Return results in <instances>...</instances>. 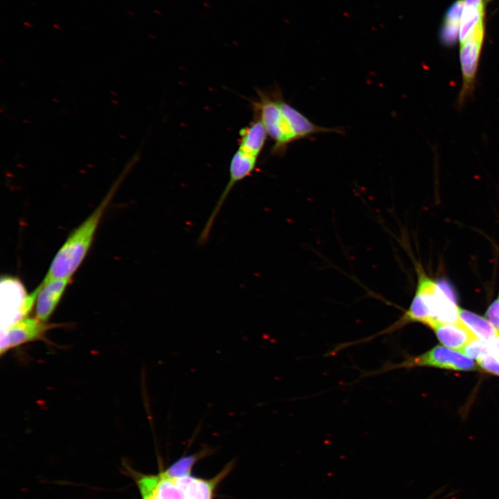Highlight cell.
<instances>
[{
  "instance_id": "obj_10",
  "label": "cell",
  "mask_w": 499,
  "mask_h": 499,
  "mask_svg": "<svg viewBox=\"0 0 499 499\" xmlns=\"http://www.w3.org/2000/svg\"><path fill=\"white\" fill-rule=\"evenodd\" d=\"M280 104L283 113L289 121L297 140L319 133L335 132L343 134L344 132V130L341 128H326L315 124L301 112L286 102L283 96L280 99Z\"/></svg>"
},
{
  "instance_id": "obj_19",
  "label": "cell",
  "mask_w": 499,
  "mask_h": 499,
  "mask_svg": "<svg viewBox=\"0 0 499 499\" xmlns=\"http://www.w3.org/2000/svg\"><path fill=\"white\" fill-rule=\"evenodd\" d=\"M460 351L476 360L482 356L491 354L489 342L480 340L477 338L469 342Z\"/></svg>"
},
{
  "instance_id": "obj_22",
  "label": "cell",
  "mask_w": 499,
  "mask_h": 499,
  "mask_svg": "<svg viewBox=\"0 0 499 499\" xmlns=\"http://www.w3.org/2000/svg\"><path fill=\"white\" fill-rule=\"evenodd\" d=\"M439 288L443 292L453 301L456 303V297L453 288L445 280L439 281L437 283Z\"/></svg>"
},
{
  "instance_id": "obj_18",
  "label": "cell",
  "mask_w": 499,
  "mask_h": 499,
  "mask_svg": "<svg viewBox=\"0 0 499 499\" xmlns=\"http://www.w3.org/2000/svg\"><path fill=\"white\" fill-rule=\"evenodd\" d=\"M157 480V475H137L136 483L141 499H157L155 492Z\"/></svg>"
},
{
  "instance_id": "obj_4",
  "label": "cell",
  "mask_w": 499,
  "mask_h": 499,
  "mask_svg": "<svg viewBox=\"0 0 499 499\" xmlns=\"http://www.w3.org/2000/svg\"><path fill=\"white\" fill-rule=\"evenodd\" d=\"M36 288L32 293L26 292L23 284L17 279L6 277L1 281V317L5 330L24 318L31 310L38 295Z\"/></svg>"
},
{
  "instance_id": "obj_3",
  "label": "cell",
  "mask_w": 499,
  "mask_h": 499,
  "mask_svg": "<svg viewBox=\"0 0 499 499\" xmlns=\"http://www.w3.org/2000/svg\"><path fill=\"white\" fill-rule=\"evenodd\" d=\"M421 366L435 367L458 371H470L478 369L471 359L465 357L456 351L437 345L421 355L410 357L399 364L387 363L383 365L380 369L371 372L369 374H377L396 369Z\"/></svg>"
},
{
  "instance_id": "obj_8",
  "label": "cell",
  "mask_w": 499,
  "mask_h": 499,
  "mask_svg": "<svg viewBox=\"0 0 499 499\" xmlns=\"http://www.w3.org/2000/svg\"><path fill=\"white\" fill-rule=\"evenodd\" d=\"M232 467L233 462H231L217 475L210 479L188 475L174 481L182 491L184 499H213L218 484Z\"/></svg>"
},
{
  "instance_id": "obj_16",
  "label": "cell",
  "mask_w": 499,
  "mask_h": 499,
  "mask_svg": "<svg viewBox=\"0 0 499 499\" xmlns=\"http://www.w3.org/2000/svg\"><path fill=\"white\" fill-rule=\"evenodd\" d=\"M211 451L212 449L204 448L195 453L182 456L159 473L173 480L191 475V472L195 463L210 455Z\"/></svg>"
},
{
  "instance_id": "obj_11",
  "label": "cell",
  "mask_w": 499,
  "mask_h": 499,
  "mask_svg": "<svg viewBox=\"0 0 499 499\" xmlns=\"http://www.w3.org/2000/svg\"><path fill=\"white\" fill-rule=\"evenodd\" d=\"M484 0H464L458 40L462 42L468 37L484 33Z\"/></svg>"
},
{
  "instance_id": "obj_6",
  "label": "cell",
  "mask_w": 499,
  "mask_h": 499,
  "mask_svg": "<svg viewBox=\"0 0 499 499\" xmlns=\"http://www.w3.org/2000/svg\"><path fill=\"white\" fill-rule=\"evenodd\" d=\"M257 158L238 148L234 152L229 163V180L200 234L198 238L199 245L206 243L208 240L215 220L232 189L237 183L250 176L255 170Z\"/></svg>"
},
{
  "instance_id": "obj_20",
  "label": "cell",
  "mask_w": 499,
  "mask_h": 499,
  "mask_svg": "<svg viewBox=\"0 0 499 499\" xmlns=\"http://www.w3.org/2000/svg\"><path fill=\"white\" fill-rule=\"evenodd\" d=\"M477 364L482 370L499 376V362L491 355H486L478 358Z\"/></svg>"
},
{
  "instance_id": "obj_15",
  "label": "cell",
  "mask_w": 499,
  "mask_h": 499,
  "mask_svg": "<svg viewBox=\"0 0 499 499\" xmlns=\"http://www.w3.org/2000/svg\"><path fill=\"white\" fill-rule=\"evenodd\" d=\"M459 320L478 338L490 342L499 333L493 326L484 317L459 308Z\"/></svg>"
},
{
  "instance_id": "obj_21",
  "label": "cell",
  "mask_w": 499,
  "mask_h": 499,
  "mask_svg": "<svg viewBox=\"0 0 499 499\" xmlns=\"http://www.w3.org/2000/svg\"><path fill=\"white\" fill-rule=\"evenodd\" d=\"M485 317L499 332V297L488 308L485 313Z\"/></svg>"
},
{
  "instance_id": "obj_13",
  "label": "cell",
  "mask_w": 499,
  "mask_h": 499,
  "mask_svg": "<svg viewBox=\"0 0 499 499\" xmlns=\"http://www.w3.org/2000/svg\"><path fill=\"white\" fill-rule=\"evenodd\" d=\"M268 136L263 123L254 117L253 121L239 131L238 149L258 157L264 148Z\"/></svg>"
},
{
  "instance_id": "obj_17",
  "label": "cell",
  "mask_w": 499,
  "mask_h": 499,
  "mask_svg": "<svg viewBox=\"0 0 499 499\" xmlns=\"http://www.w3.org/2000/svg\"><path fill=\"white\" fill-rule=\"evenodd\" d=\"M155 492L157 499H184L182 491L175 482L160 473L157 474Z\"/></svg>"
},
{
  "instance_id": "obj_12",
  "label": "cell",
  "mask_w": 499,
  "mask_h": 499,
  "mask_svg": "<svg viewBox=\"0 0 499 499\" xmlns=\"http://www.w3.org/2000/svg\"><path fill=\"white\" fill-rule=\"evenodd\" d=\"M430 328L441 343L459 351L477 338L461 321L453 324L436 322Z\"/></svg>"
},
{
  "instance_id": "obj_26",
  "label": "cell",
  "mask_w": 499,
  "mask_h": 499,
  "mask_svg": "<svg viewBox=\"0 0 499 499\" xmlns=\"http://www.w3.org/2000/svg\"><path fill=\"white\" fill-rule=\"evenodd\" d=\"M203 6H204V7H206V8H210V7L211 6L209 3H208L207 2H204V3H203Z\"/></svg>"
},
{
  "instance_id": "obj_27",
  "label": "cell",
  "mask_w": 499,
  "mask_h": 499,
  "mask_svg": "<svg viewBox=\"0 0 499 499\" xmlns=\"http://www.w3.org/2000/svg\"><path fill=\"white\" fill-rule=\"evenodd\" d=\"M154 12L157 15H161V12L159 10H154Z\"/></svg>"
},
{
  "instance_id": "obj_23",
  "label": "cell",
  "mask_w": 499,
  "mask_h": 499,
  "mask_svg": "<svg viewBox=\"0 0 499 499\" xmlns=\"http://www.w3.org/2000/svg\"><path fill=\"white\" fill-rule=\"evenodd\" d=\"M491 354H493L499 359V333L494 338L493 340L489 342Z\"/></svg>"
},
{
  "instance_id": "obj_25",
  "label": "cell",
  "mask_w": 499,
  "mask_h": 499,
  "mask_svg": "<svg viewBox=\"0 0 499 499\" xmlns=\"http://www.w3.org/2000/svg\"><path fill=\"white\" fill-rule=\"evenodd\" d=\"M53 27L55 28H56V29H58V30H60V29H61V27H60L58 24H53Z\"/></svg>"
},
{
  "instance_id": "obj_1",
  "label": "cell",
  "mask_w": 499,
  "mask_h": 499,
  "mask_svg": "<svg viewBox=\"0 0 499 499\" xmlns=\"http://www.w3.org/2000/svg\"><path fill=\"white\" fill-rule=\"evenodd\" d=\"M123 173L96 209L68 236L56 253L42 281L71 278L86 256L94 238L100 220L117 190Z\"/></svg>"
},
{
  "instance_id": "obj_9",
  "label": "cell",
  "mask_w": 499,
  "mask_h": 499,
  "mask_svg": "<svg viewBox=\"0 0 499 499\" xmlns=\"http://www.w3.org/2000/svg\"><path fill=\"white\" fill-rule=\"evenodd\" d=\"M71 278L55 279L42 283L37 288L38 295L36 299V317L46 322L53 313L59 303Z\"/></svg>"
},
{
  "instance_id": "obj_5",
  "label": "cell",
  "mask_w": 499,
  "mask_h": 499,
  "mask_svg": "<svg viewBox=\"0 0 499 499\" xmlns=\"http://www.w3.org/2000/svg\"><path fill=\"white\" fill-rule=\"evenodd\" d=\"M418 292L428 306L435 323L459 322V308L439 288L437 283L426 276L421 266L417 267Z\"/></svg>"
},
{
  "instance_id": "obj_14",
  "label": "cell",
  "mask_w": 499,
  "mask_h": 499,
  "mask_svg": "<svg viewBox=\"0 0 499 499\" xmlns=\"http://www.w3.org/2000/svg\"><path fill=\"white\" fill-rule=\"evenodd\" d=\"M464 0H457L446 11L439 31V38L446 46H453L458 40Z\"/></svg>"
},
{
  "instance_id": "obj_28",
  "label": "cell",
  "mask_w": 499,
  "mask_h": 499,
  "mask_svg": "<svg viewBox=\"0 0 499 499\" xmlns=\"http://www.w3.org/2000/svg\"><path fill=\"white\" fill-rule=\"evenodd\" d=\"M128 13L129 15H132V16H134V13H132V12H130V11H128Z\"/></svg>"
},
{
  "instance_id": "obj_24",
  "label": "cell",
  "mask_w": 499,
  "mask_h": 499,
  "mask_svg": "<svg viewBox=\"0 0 499 499\" xmlns=\"http://www.w3.org/2000/svg\"><path fill=\"white\" fill-rule=\"evenodd\" d=\"M23 24H24V26H27V27H28V28H32V27H33V25H32L30 23H29V22L24 21Z\"/></svg>"
},
{
  "instance_id": "obj_7",
  "label": "cell",
  "mask_w": 499,
  "mask_h": 499,
  "mask_svg": "<svg viewBox=\"0 0 499 499\" xmlns=\"http://www.w3.org/2000/svg\"><path fill=\"white\" fill-rule=\"evenodd\" d=\"M50 327L37 317L21 319L2 333L1 354L19 345L42 338Z\"/></svg>"
},
{
  "instance_id": "obj_2",
  "label": "cell",
  "mask_w": 499,
  "mask_h": 499,
  "mask_svg": "<svg viewBox=\"0 0 499 499\" xmlns=\"http://www.w3.org/2000/svg\"><path fill=\"white\" fill-rule=\"evenodd\" d=\"M256 91L258 98L251 100L254 117L263 123L268 136L274 141L271 153L283 155L288 145L297 139L281 107V90L275 87L270 90L257 89Z\"/></svg>"
}]
</instances>
